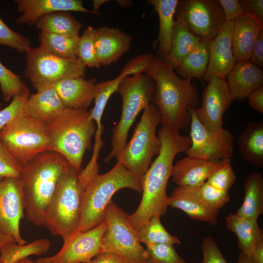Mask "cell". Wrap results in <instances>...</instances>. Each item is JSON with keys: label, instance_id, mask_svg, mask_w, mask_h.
Returning <instances> with one entry per match:
<instances>
[{"label": "cell", "instance_id": "1", "mask_svg": "<svg viewBox=\"0 0 263 263\" xmlns=\"http://www.w3.org/2000/svg\"><path fill=\"white\" fill-rule=\"evenodd\" d=\"M159 153L146 173L142 182V199L135 210L129 215L130 222L138 231L154 216L165 215L168 207L167 187L172 176L173 160L179 153L186 152L191 145L189 137L163 126L158 132Z\"/></svg>", "mask_w": 263, "mask_h": 263}, {"label": "cell", "instance_id": "2", "mask_svg": "<svg viewBox=\"0 0 263 263\" xmlns=\"http://www.w3.org/2000/svg\"><path fill=\"white\" fill-rule=\"evenodd\" d=\"M143 73L154 81L150 101L160 112L163 126L179 131L190 125V111L199 104L196 84L179 76L171 67L154 55Z\"/></svg>", "mask_w": 263, "mask_h": 263}, {"label": "cell", "instance_id": "3", "mask_svg": "<svg viewBox=\"0 0 263 263\" xmlns=\"http://www.w3.org/2000/svg\"><path fill=\"white\" fill-rule=\"evenodd\" d=\"M59 153L44 152L22 166L20 175L24 213L34 225L45 227L46 217L58 186L71 167Z\"/></svg>", "mask_w": 263, "mask_h": 263}, {"label": "cell", "instance_id": "4", "mask_svg": "<svg viewBox=\"0 0 263 263\" xmlns=\"http://www.w3.org/2000/svg\"><path fill=\"white\" fill-rule=\"evenodd\" d=\"M89 114L88 109L66 108L47 126L50 150L62 155L78 172L86 150L91 149L96 128Z\"/></svg>", "mask_w": 263, "mask_h": 263}, {"label": "cell", "instance_id": "5", "mask_svg": "<svg viewBox=\"0 0 263 263\" xmlns=\"http://www.w3.org/2000/svg\"><path fill=\"white\" fill-rule=\"evenodd\" d=\"M124 188L142 193V186L133 174L117 162L109 172L98 174L86 187L78 230L86 231L105 221V213L113 196Z\"/></svg>", "mask_w": 263, "mask_h": 263}, {"label": "cell", "instance_id": "6", "mask_svg": "<svg viewBox=\"0 0 263 263\" xmlns=\"http://www.w3.org/2000/svg\"><path fill=\"white\" fill-rule=\"evenodd\" d=\"M161 122L159 110L150 103L143 110L132 137L116 157L117 162L129 170L141 185L153 158L160 152L161 143L156 130Z\"/></svg>", "mask_w": 263, "mask_h": 263}, {"label": "cell", "instance_id": "7", "mask_svg": "<svg viewBox=\"0 0 263 263\" xmlns=\"http://www.w3.org/2000/svg\"><path fill=\"white\" fill-rule=\"evenodd\" d=\"M154 87L153 80L144 73L125 76L119 83L116 92L122 98V113L112 129V149L104 159L105 163L121 152L135 118L150 103Z\"/></svg>", "mask_w": 263, "mask_h": 263}, {"label": "cell", "instance_id": "8", "mask_svg": "<svg viewBox=\"0 0 263 263\" xmlns=\"http://www.w3.org/2000/svg\"><path fill=\"white\" fill-rule=\"evenodd\" d=\"M78 171L72 167L61 180L48 210L45 227L65 241L78 230L83 190Z\"/></svg>", "mask_w": 263, "mask_h": 263}, {"label": "cell", "instance_id": "9", "mask_svg": "<svg viewBox=\"0 0 263 263\" xmlns=\"http://www.w3.org/2000/svg\"><path fill=\"white\" fill-rule=\"evenodd\" d=\"M42 121L23 114L0 131V139L12 157L23 166L40 154L50 150L51 142Z\"/></svg>", "mask_w": 263, "mask_h": 263}, {"label": "cell", "instance_id": "10", "mask_svg": "<svg viewBox=\"0 0 263 263\" xmlns=\"http://www.w3.org/2000/svg\"><path fill=\"white\" fill-rule=\"evenodd\" d=\"M25 55V76L37 92L53 87L66 79L85 77L86 66L78 58L59 57L40 46L29 48Z\"/></svg>", "mask_w": 263, "mask_h": 263}, {"label": "cell", "instance_id": "11", "mask_svg": "<svg viewBox=\"0 0 263 263\" xmlns=\"http://www.w3.org/2000/svg\"><path fill=\"white\" fill-rule=\"evenodd\" d=\"M105 221L101 252L115 253L129 263H152L147 249L137 239L129 215L112 201L106 209Z\"/></svg>", "mask_w": 263, "mask_h": 263}, {"label": "cell", "instance_id": "12", "mask_svg": "<svg viewBox=\"0 0 263 263\" xmlns=\"http://www.w3.org/2000/svg\"><path fill=\"white\" fill-rule=\"evenodd\" d=\"M193 35L211 41L225 22L219 0H179L174 16Z\"/></svg>", "mask_w": 263, "mask_h": 263}, {"label": "cell", "instance_id": "13", "mask_svg": "<svg viewBox=\"0 0 263 263\" xmlns=\"http://www.w3.org/2000/svg\"><path fill=\"white\" fill-rule=\"evenodd\" d=\"M190 112L191 145L185 152L186 154L207 160L230 159L234 155L232 134L223 128L209 130L198 119L195 109Z\"/></svg>", "mask_w": 263, "mask_h": 263}, {"label": "cell", "instance_id": "14", "mask_svg": "<svg viewBox=\"0 0 263 263\" xmlns=\"http://www.w3.org/2000/svg\"><path fill=\"white\" fill-rule=\"evenodd\" d=\"M105 221L86 231L77 230L65 241L55 255L34 260L36 263H88L101 252Z\"/></svg>", "mask_w": 263, "mask_h": 263}, {"label": "cell", "instance_id": "15", "mask_svg": "<svg viewBox=\"0 0 263 263\" xmlns=\"http://www.w3.org/2000/svg\"><path fill=\"white\" fill-rule=\"evenodd\" d=\"M24 215L20 178L0 179V233L13 238L19 244H27L22 239L19 223Z\"/></svg>", "mask_w": 263, "mask_h": 263}, {"label": "cell", "instance_id": "16", "mask_svg": "<svg viewBox=\"0 0 263 263\" xmlns=\"http://www.w3.org/2000/svg\"><path fill=\"white\" fill-rule=\"evenodd\" d=\"M201 107L195 109L200 122L210 131L223 128V116L232 99L226 79L215 76L210 78L202 94Z\"/></svg>", "mask_w": 263, "mask_h": 263}, {"label": "cell", "instance_id": "17", "mask_svg": "<svg viewBox=\"0 0 263 263\" xmlns=\"http://www.w3.org/2000/svg\"><path fill=\"white\" fill-rule=\"evenodd\" d=\"M233 24L234 20L226 21L217 36L209 42V62L203 81L207 83L212 76L226 79L237 63L231 44Z\"/></svg>", "mask_w": 263, "mask_h": 263}, {"label": "cell", "instance_id": "18", "mask_svg": "<svg viewBox=\"0 0 263 263\" xmlns=\"http://www.w3.org/2000/svg\"><path fill=\"white\" fill-rule=\"evenodd\" d=\"M132 38L117 28L96 29L94 47L100 66H109L118 61L131 49Z\"/></svg>", "mask_w": 263, "mask_h": 263}, {"label": "cell", "instance_id": "19", "mask_svg": "<svg viewBox=\"0 0 263 263\" xmlns=\"http://www.w3.org/2000/svg\"><path fill=\"white\" fill-rule=\"evenodd\" d=\"M18 12L21 14L16 19L18 24L35 25L42 16L59 11L90 13L79 0H15Z\"/></svg>", "mask_w": 263, "mask_h": 263}, {"label": "cell", "instance_id": "20", "mask_svg": "<svg viewBox=\"0 0 263 263\" xmlns=\"http://www.w3.org/2000/svg\"><path fill=\"white\" fill-rule=\"evenodd\" d=\"M229 161L207 160L187 155L173 165L172 181L177 186H198Z\"/></svg>", "mask_w": 263, "mask_h": 263}, {"label": "cell", "instance_id": "21", "mask_svg": "<svg viewBox=\"0 0 263 263\" xmlns=\"http://www.w3.org/2000/svg\"><path fill=\"white\" fill-rule=\"evenodd\" d=\"M226 80L232 100H243L263 86V69L249 60L237 61Z\"/></svg>", "mask_w": 263, "mask_h": 263}, {"label": "cell", "instance_id": "22", "mask_svg": "<svg viewBox=\"0 0 263 263\" xmlns=\"http://www.w3.org/2000/svg\"><path fill=\"white\" fill-rule=\"evenodd\" d=\"M263 30V23L252 15L244 13L234 19L231 44L237 61L249 60Z\"/></svg>", "mask_w": 263, "mask_h": 263}, {"label": "cell", "instance_id": "23", "mask_svg": "<svg viewBox=\"0 0 263 263\" xmlns=\"http://www.w3.org/2000/svg\"><path fill=\"white\" fill-rule=\"evenodd\" d=\"M97 79L93 77L71 78L54 86L66 108L88 109L94 101Z\"/></svg>", "mask_w": 263, "mask_h": 263}, {"label": "cell", "instance_id": "24", "mask_svg": "<svg viewBox=\"0 0 263 263\" xmlns=\"http://www.w3.org/2000/svg\"><path fill=\"white\" fill-rule=\"evenodd\" d=\"M65 109L53 87L30 95L24 114L48 125Z\"/></svg>", "mask_w": 263, "mask_h": 263}, {"label": "cell", "instance_id": "25", "mask_svg": "<svg viewBox=\"0 0 263 263\" xmlns=\"http://www.w3.org/2000/svg\"><path fill=\"white\" fill-rule=\"evenodd\" d=\"M178 0H148V3L154 7L159 19V28L157 39L153 45L158 51L156 56L164 59L168 55L170 47L173 24L174 13Z\"/></svg>", "mask_w": 263, "mask_h": 263}, {"label": "cell", "instance_id": "26", "mask_svg": "<svg viewBox=\"0 0 263 263\" xmlns=\"http://www.w3.org/2000/svg\"><path fill=\"white\" fill-rule=\"evenodd\" d=\"M237 144L243 158L257 169L263 167V122L250 121Z\"/></svg>", "mask_w": 263, "mask_h": 263}, {"label": "cell", "instance_id": "27", "mask_svg": "<svg viewBox=\"0 0 263 263\" xmlns=\"http://www.w3.org/2000/svg\"><path fill=\"white\" fill-rule=\"evenodd\" d=\"M225 219L226 227L237 237V246L241 252L251 257L256 242L263 237V231L259 225L257 220L241 217L231 213Z\"/></svg>", "mask_w": 263, "mask_h": 263}, {"label": "cell", "instance_id": "28", "mask_svg": "<svg viewBox=\"0 0 263 263\" xmlns=\"http://www.w3.org/2000/svg\"><path fill=\"white\" fill-rule=\"evenodd\" d=\"M171 194L192 199L218 212L230 199L228 191L220 190L207 182L196 187L177 186Z\"/></svg>", "mask_w": 263, "mask_h": 263}, {"label": "cell", "instance_id": "29", "mask_svg": "<svg viewBox=\"0 0 263 263\" xmlns=\"http://www.w3.org/2000/svg\"><path fill=\"white\" fill-rule=\"evenodd\" d=\"M201 40L191 33L181 22L174 20L170 50L167 56L161 60L175 71Z\"/></svg>", "mask_w": 263, "mask_h": 263}, {"label": "cell", "instance_id": "30", "mask_svg": "<svg viewBox=\"0 0 263 263\" xmlns=\"http://www.w3.org/2000/svg\"><path fill=\"white\" fill-rule=\"evenodd\" d=\"M243 203L235 213L237 216L257 220L263 213V179L259 172H253L246 178L244 185Z\"/></svg>", "mask_w": 263, "mask_h": 263}, {"label": "cell", "instance_id": "31", "mask_svg": "<svg viewBox=\"0 0 263 263\" xmlns=\"http://www.w3.org/2000/svg\"><path fill=\"white\" fill-rule=\"evenodd\" d=\"M35 25L42 32L70 38L79 36L82 27V23L67 11L56 12L42 16Z\"/></svg>", "mask_w": 263, "mask_h": 263}, {"label": "cell", "instance_id": "32", "mask_svg": "<svg viewBox=\"0 0 263 263\" xmlns=\"http://www.w3.org/2000/svg\"><path fill=\"white\" fill-rule=\"evenodd\" d=\"M209 58V42L201 40L182 60L175 72L184 79L198 78L202 83Z\"/></svg>", "mask_w": 263, "mask_h": 263}, {"label": "cell", "instance_id": "33", "mask_svg": "<svg viewBox=\"0 0 263 263\" xmlns=\"http://www.w3.org/2000/svg\"><path fill=\"white\" fill-rule=\"evenodd\" d=\"M51 245L50 241L45 238L23 245L15 242L6 243L0 247V263H16L31 255L45 254Z\"/></svg>", "mask_w": 263, "mask_h": 263}, {"label": "cell", "instance_id": "34", "mask_svg": "<svg viewBox=\"0 0 263 263\" xmlns=\"http://www.w3.org/2000/svg\"><path fill=\"white\" fill-rule=\"evenodd\" d=\"M79 37L70 38L41 31L38 35L39 46L59 57L76 58Z\"/></svg>", "mask_w": 263, "mask_h": 263}, {"label": "cell", "instance_id": "35", "mask_svg": "<svg viewBox=\"0 0 263 263\" xmlns=\"http://www.w3.org/2000/svg\"><path fill=\"white\" fill-rule=\"evenodd\" d=\"M168 206L179 209L190 218L207 223L212 225H218L219 212L212 210L192 199L170 194Z\"/></svg>", "mask_w": 263, "mask_h": 263}, {"label": "cell", "instance_id": "36", "mask_svg": "<svg viewBox=\"0 0 263 263\" xmlns=\"http://www.w3.org/2000/svg\"><path fill=\"white\" fill-rule=\"evenodd\" d=\"M160 217L154 216L139 230L136 236L140 243L146 245L156 244H180V241L174 236L170 234L162 225Z\"/></svg>", "mask_w": 263, "mask_h": 263}, {"label": "cell", "instance_id": "37", "mask_svg": "<svg viewBox=\"0 0 263 263\" xmlns=\"http://www.w3.org/2000/svg\"><path fill=\"white\" fill-rule=\"evenodd\" d=\"M0 87L5 102L17 94L30 93L27 85L21 80L20 76L7 68L0 62Z\"/></svg>", "mask_w": 263, "mask_h": 263}, {"label": "cell", "instance_id": "38", "mask_svg": "<svg viewBox=\"0 0 263 263\" xmlns=\"http://www.w3.org/2000/svg\"><path fill=\"white\" fill-rule=\"evenodd\" d=\"M95 31L96 28L89 26L79 37L77 58L86 67L99 68L94 47Z\"/></svg>", "mask_w": 263, "mask_h": 263}, {"label": "cell", "instance_id": "39", "mask_svg": "<svg viewBox=\"0 0 263 263\" xmlns=\"http://www.w3.org/2000/svg\"><path fill=\"white\" fill-rule=\"evenodd\" d=\"M0 45L23 53L31 48V42L26 37L10 28L0 17Z\"/></svg>", "mask_w": 263, "mask_h": 263}, {"label": "cell", "instance_id": "40", "mask_svg": "<svg viewBox=\"0 0 263 263\" xmlns=\"http://www.w3.org/2000/svg\"><path fill=\"white\" fill-rule=\"evenodd\" d=\"M146 247L152 263H188L177 254L172 245L149 244Z\"/></svg>", "mask_w": 263, "mask_h": 263}, {"label": "cell", "instance_id": "41", "mask_svg": "<svg viewBox=\"0 0 263 263\" xmlns=\"http://www.w3.org/2000/svg\"><path fill=\"white\" fill-rule=\"evenodd\" d=\"M30 93L15 95L10 103L0 111V131L12 119L24 114V107Z\"/></svg>", "mask_w": 263, "mask_h": 263}, {"label": "cell", "instance_id": "42", "mask_svg": "<svg viewBox=\"0 0 263 263\" xmlns=\"http://www.w3.org/2000/svg\"><path fill=\"white\" fill-rule=\"evenodd\" d=\"M235 180L236 176L229 161L223 167L213 172L206 182L220 190L228 191Z\"/></svg>", "mask_w": 263, "mask_h": 263}, {"label": "cell", "instance_id": "43", "mask_svg": "<svg viewBox=\"0 0 263 263\" xmlns=\"http://www.w3.org/2000/svg\"><path fill=\"white\" fill-rule=\"evenodd\" d=\"M22 166L12 157L0 139V179L20 178Z\"/></svg>", "mask_w": 263, "mask_h": 263}, {"label": "cell", "instance_id": "44", "mask_svg": "<svg viewBox=\"0 0 263 263\" xmlns=\"http://www.w3.org/2000/svg\"><path fill=\"white\" fill-rule=\"evenodd\" d=\"M201 246L203 255L201 263H227L211 237H206Z\"/></svg>", "mask_w": 263, "mask_h": 263}, {"label": "cell", "instance_id": "45", "mask_svg": "<svg viewBox=\"0 0 263 263\" xmlns=\"http://www.w3.org/2000/svg\"><path fill=\"white\" fill-rule=\"evenodd\" d=\"M226 21H232L244 14L239 0H219Z\"/></svg>", "mask_w": 263, "mask_h": 263}, {"label": "cell", "instance_id": "46", "mask_svg": "<svg viewBox=\"0 0 263 263\" xmlns=\"http://www.w3.org/2000/svg\"><path fill=\"white\" fill-rule=\"evenodd\" d=\"M244 13L254 16L263 23V0H240Z\"/></svg>", "mask_w": 263, "mask_h": 263}, {"label": "cell", "instance_id": "47", "mask_svg": "<svg viewBox=\"0 0 263 263\" xmlns=\"http://www.w3.org/2000/svg\"><path fill=\"white\" fill-rule=\"evenodd\" d=\"M249 60L260 68H263V30L260 34Z\"/></svg>", "mask_w": 263, "mask_h": 263}, {"label": "cell", "instance_id": "48", "mask_svg": "<svg viewBox=\"0 0 263 263\" xmlns=\"http://www.w3.org/2000/svg\"><path fill=\"white\" fill-rule=\"evenodd\" d=\"M88 263H129L120 256L110 252H100Z\"/></svg>", "mask_w": 263, "mask_h": 263}, {"label": "cell", "instance_id": "49", "mask_svg": "<svg viewBox=\"0 0 263 263\" xmlns=\"http://www.w3.org/2000/svg\"><path fill=\"white\" fill-rule=\"evenodd\" d=\"M247 98L248 103L252 109L263 113V86L251 93Z\"/></svg>", "mask_w": 263, "mask_h": 263}, {"label": "cell", "instance_id": "50", "mask_svg": "<svg viewBox=\"0 0 263 263\" xmlns=\"http://www.w3.org/2000/svg\"><path fill=\"white\" fill-rule=\"evenodd\" d=\"M250 258L255 263H263V237L256 242Z\"/></svg>", "mask_w": 263, "mask_h": 263}, {"label": "cell", "instance_id": "51", "mask_svg": "<svg viewBox=\"0 0 263 263\" xmlns=\"http://www.w3.org/2000/svg\"><path fill=\"white\" fill-rule=\"evenodd\" d=\"M236 263H255L249 257L247 256L242 252L238 254L237 262Z\"/></svg>", "mask_w": 263, "mask_h": 263}, {"label": "cell", "instance_id": "52", "mask_svg": "<svg viewBox=\"0 0 263 263\" xmlns=\"http://www.w3.org/2000/svg\"><path fill=\"white\" fill-rule=\"evenodd\" d=\"M108 1L106 0H93V10L92 11V14H98V10L100 6L103 3Z\"/></svg>", "mask_w": 263, "mask_h": 263}, {"label": "cell", "instance_id": "53", "mask_svg": "<svg viewBox=\"0 0 263 263\" xmlns=\"http://www.w3.org/2000/svg\"><path fill=\"white\" fill-rule=\"evenodd\" d=\"M11 242L16 243L13 238L3 235L0 233V247L6 243Z\"/></svg>", "mask_w": 263, "mask_h": 263}, {"label": "cell", "instance_id": "54", "mask_svg": "<svg viewBox=\"0 0 263 263\" xmlns=\"http://www.w3.org/2000/svg\"><path fill=\"white\" fill-rule=\"evenodd\" d=\"M117 2L118 3V5L122 7H128L129 6L131 5V1L127 0H117Z\"/></svg>", "mask_w": 263, "mask_h": 263}, {"label": "cell", "instance_id": "55", "mask_svg": "<svg viewBox=\"0 0 263 263\" xmlns=\"http://www.w3.org/2000/svg\"><path fill=\"white\" fill-rule=\"evenodd\" d=\"M33 260H31L30 258H26L23 260H21L16 263H32Z\"/></svg>", "mask_w": 263, "mask_h": 263}, {"label": "cell", "instance_id": "56", "mask_svg": "<svg viewBox=\"0 0 263 263\" xmlns=\"http://www.w3.org/2000/svg\"><path fill=\"white\" fill-rule=\"evenodd\" d=\"M1 106H2V104L1 102H0V111L1 110Z\"/></svg>", "mask_w": 263, "mask_h": 263}, {"label": "cell", "instance_id": "57", "mask_svg": "<svg viewBox=\"0 0 263 263\" xmlns=\"http://www.w3.org/2000/svg\"><path fill=\"white\" fill-rule=\"evenodd\" d=\"M32 263H36L34 260H33Z\"/></svg>", "mask_w": 263, "mask_h": 263}]
</instances>
